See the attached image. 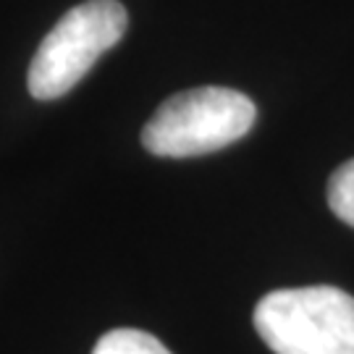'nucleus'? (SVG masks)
<instances>
[{"instance_id":"obj_2","label":"nucleus","mask_w":354,"mask_h":354,"mask_svg":"<svg viewBox=\"0 0 354 354\" xmlns=\"http://www.w3.org/2000/svg\"><path fill=\"white\" fill-rule=\"evenodd\" d=\"M252 320L276 354H354V297L336 286L270 291Z\"/></svg>"},{"instance_id":"obj_1","label":"nucleus","mask_w":354,"mask_h":354,"mask_svg":"<svg viewBox=\"0 0 354 354\" xmlns=\"http://www.w3.org/2000/svg\"><path fill=\"white\" fill-rule=\"evenodd\" d=\"M257 108L236 89L197 87L178 92L152 113L142 145L160 158H194L223 150L254 127Z\"/></svg>"},{"instance_id":"obj_4","label":"nucleus","mask_w":354,"mask_h":354,"mask_svg":"<svg viewBox=\"0 0 354 354\" xmlns=\"http://www.w3.org/2000/svg\"><path fill=\"white\" fill-rule=\"evenodd\" d=\"M92 354H171L152 333L137 328H113L102 333Z\"/></svg>"},{"instance_id":"obj_5","label":"nucleus","mask_w":354,"mask_h":354,"mask_svg":"<svg viewBox=\"0 0 354 354\" xmlns=\"http://www.w3.org/2000/svg\"><path fill=\"white\" fill-rule=\"evenodd\" d=\"M328 205L339 221L354 228V158L330 174Z\"/></svg>"},{"instance_id":"obj_3","label":"nucleus","mask_w":354,"mask_h":354,"mask_svg":"<svg viewBox=\"0 0 354 354\" xmlns=\"http://www.w3.org/2000/svg\"><path fill=\"white\" fill-rule=\"evenodd\" d=\"M127 8L118 0H87L61 16L39 42L26 84L35 100H55L74 89L105 50L124 37Z\"/></svg>"}]
</instances>
